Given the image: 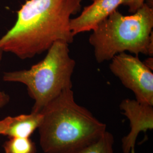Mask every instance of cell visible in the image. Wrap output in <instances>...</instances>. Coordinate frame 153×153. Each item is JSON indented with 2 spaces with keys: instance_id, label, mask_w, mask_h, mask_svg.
Masks as SVG:
<instances>
[{
  "instance_id": "cell-1",
  "label": "cell",
  "mask_w": 153,
  "mask_h": 153,
  "mask_svg": "<svg viewBox=\"0 0 153 153\" xmlns=\"http://www.w3.org/2000/svg\"><path fill=\"white\" fill-rule=\"evenodd\" d=\"M82 1L26 0L16 12L14 26L0 38V47L25 60L47 51L56 42L71 44V16L81 10Z\"/></svg>"
},
{
  "instance_id": "cell-2",
  "label": "cell",
  "mask_w": 153,
  "mask_h": 153,
  "mask_svg": "<svg viewBox=\"0 0 153 153\" xmlns=\"http://www.w3.org/2000/svg\"><path fill=\"white\" fill-rule=\"evenodd\" d=\"M40 112L39 141L45 153H76L107 131L105 124L76 103L72 88H66Z\"/></svg>"
},
{
  "instance_id": "cell-3",
  "label": "cell",
  "mask_w": 153,
  "mask_h": 153,
  "mask_svg": "<svg viewBox=\"0 0 153 153\" xmlns=\"http://www.w3.org/2000/svg\"><path fill=\"white\" fill-rule=\"evenodd\" d=\"M153 6L146 2L131 16L115 10L90 36L96 60L102 63L126 52L153 57Z\"/></svg>"
},
{
  "instance_id": "cell-4",
  "label": "cell",
  "mask_w": 153,
  "mask_h": 153,
  "mask_svg": "<svg viewBox=\"0 0 153 153\" xmlns=\"http://www.w3.org/2000/svg\"><path fill=\"white\" fill-rule=\"evenodd\" d=\"M69 45L56 42L44 59L30 69L4 73V81L26 85L28 95L34 100L31 112H40L66 88H72L76 61L70 56Z\"/></svg>"
},
{
  "instance_id": "cell-5",
  "label": "cell",
  "mask_w": 153,
  "mask_h": 153,
  "mask_svg": "<svg viewBox=\"0 0 153 153\" xmlns=\"http://www.w3.org/2000/svg\"><path fill=\"white\" fill-rule=\"evenodd\" d=\"M109 64L111 71L126 88L135 95L137 101L153 105V73L137 56L126 52L115 56Z\"/></svg>"
},
{
  "instance_id": "cell-6",
  "label": "cell",
  "mask_w": 153,
  "mask_h": 153,
  "mask_svg": "<svg viewBox=\"0 0 153 153\" xmlns=\"http://www.w3.org/2000/svg\"><path fill=\"white\" fill-rule=\"evenodd\" d=\"M153 105L140 102L136 99H126L120 104V109L130 121L131 131L123 138V153H134L139 133L153 129Z\"/></svg>"
},
{
  "instance_id": "cell-7",
  "label": "cell",
  "mask_w": 153,
  "mask_h": 153,
  "mask_svg": "<svg viewBox=\"0 0 153 153\" xmlns=\"http://www.w3.org/2000/svg\"><path fill=\"white\" fill-rule=\"evenodd\" d=\"M91 5L85 6L79 16L71 18L70 28L74 36L92 31L117 8L124 0H92Z\"/></svg>"
},
{
  "instance_id": "cell-8",
  "label": "cell",
  "mask_w": 153,
  "mask_h": 153,
  "mask_svg": "<svg viewBox=\"0 0 153 153\" xmlns=\"http://www.w3.org/2000/svg\"><path fill=\"white\" fill-rule=\"evenodd\" d=\"M43 120L41 112H31L30 114L10 116L8 127L2 135L9 138H30L33 132L38 129Z\"/></svg>"
},
{
  "instance_id": "cell-9",
  "label": "cell",
  "mask_w": 153,
  "mask_h": 153,
  "mask_svg": "<svg viewBox=\"0 0 153 153\" xmlns=\"http://www.w3.org/2000/svg\"><path fill=\"white\" fill-rule=\"evenodd\" d=\"M4 153H36V145L30 138H9L4 144Z\"/></svg>"
},
{
  "instance_id": "cell-10",
  "label": "cell",
  "mask_w": 153,
  "mask_h": 153,
  "mask_svg": "<svg viewBox=\"0 0 153 153\" xmlns=\"http://www.w3.org/2000/svg\"><path fill=\"white\" fill-rule=\"evenodd\" d=\"M114 141L112 134L106 131L98 140L76 153H115Z\"/></svg>"
},
{
  "instance_id": "cell-11",
  "label": "cell",
  "mask_w": 153,
  "mask_h": 153,
  "mask_svg": "<svg viewBox=\"0 0 153 153\" xmlns=\"http://www.w3.org/2000/svg\"><path fill=\"white\" fill-rule=\"evenodd\" d=\"M145 0H124L123 5L128 7V11L131 13H134L144 5Z\"/></svg>"
},
{
  "instance_id": "cell-12",
  "label": "cell",
  "mask_w": 153,
  "mask_h": 153,
  "mask_svg": "<svg viewBox=\"0 0 153 153\" xmlns=\"http://www.w3.org/2000/svg\"><path fill=\"white\" fill-rule=\"evenodd\" d=\"M9 95L0 89V108H2L6 106L9 103Z\"/></svg>"
},
{
  "instance_id": "cell-13",
  "label": "cell",
  "mask_w": 153,
  "mask_h": 153,
  "mask_svg": "<svg viewBox=\"0 0 153 153\" xmlns=\"http://www.w3.org/2000/svg\"><path fill=\"white\" fill-rule=\"evenodd\" d=\"M10 116H7L4 119L0 120V135H2L3 133L7 129L10 123Z\"/></svg>"
},
{
  "instance_id": "cell-14",
  "label": "cell",
  "mask_w": 153,
  "mask_h": 153,
  "mask_svg": "<svg viewBox=\"0 0 153 153\" xmlns=\"http://www.w3.org/2000/svg\"><path fill=\"white\" fill-rule=\"evenodd\" d=\"M144 64L148 66L149 69L153 71V57H150L149 59H147L145 62H143Z\"/></svg>"
},
{
  "instance_id": "cell-15",
  "label": "cell",
  "mask_w": 153,
  "mask_h": 153,
  "mask_svg": "<svg viewBox=\"0 0 153 153\" xmlns=\"http://www.w3.org/2000/svg\"><path fill=\"white\" fill-rule=\"evenodd\" d=\"M4 52L3 51V50L1 48V47H0V65H1V61H2V55H3V53Z\"/></svg>"
}]
</instances>
